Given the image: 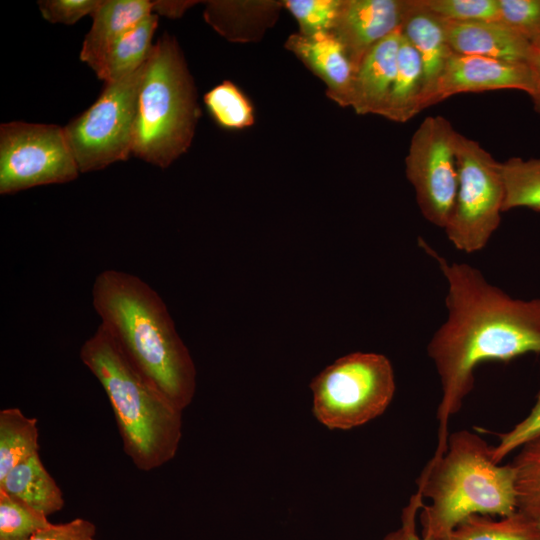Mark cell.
<instances>
[{
	"mask_svg": "<svg viewBox=\"0 0 540 540\" xmlns=\"http://www.w3.org/2000/svg\"><path fill=\"white\" fill-rule=\"evenodd\" d=\"M37 422L17 407L0 411V480L16 465L38 453Z\"/></svg>",
	"mask_w": 540,
	"mask_h": 540,
	"instance_id": "23",
	"label": "cell"
},
{
	"mask_svg": "<svg viewBox=\"0 0 540 540\" xmlns=\"http://www.w3.org/2000/svg\"><path fill=\"white\" fill-rule=\"evenodd\" d=\"M284 46L326 84L331 100L341 107H350L356 68L332 32L311 36L294 33Z\"/></svg>",
	"mask_w": 540,
	"mask_h": 540,
	"instance_id": "13",
	"label": "cell"
},
{
	"mask_svg": "<svg viewBox=\"0 0 540 540\" xmlns=\"http://www.w3.org/2000/svg\"><path fill=\"white\" fill-rule=\"evenodd\" d=\"M499 20L531 43L540 41V0H498Z\"/></svg>",
	"mask_w": 540,
	"mask_h": 540,
	"instance_id": "30",
	"label": "cell"
},
{
	"mask_svg": "<svg viewBox=\"0 0 540 540\" xmlns=\"http://www.w3.org/2000/svg\"><path fill=\"white\" fill-rule=\"evenodd\" d=\"M407 9L408 0H342L332 33L357 69L371 48L401 29Z\"/></svg>",
	"mask_w": 540,
	"mask_h": 540,
	"instance_id": "12",
	"label": "cell"
},
{
	"mask_svg": "<svg viewBox=\"0 0 540 540\" xmlns=\"http://www.w3.org/2000/svg\"><path fill=\"white\" fill-rule=\"evenodd\" d=\"M0 490L49 516L65 504L63 492L43 465L39 453L12 468L0 480Z\"/></svg>",
	"mask_w": 540,
	"mask_h": 540,
	"instance_id": "19",
	"label": "cell"
},
{
	"mask_svg": "<svg viewBox=\"0 0 540 540\" xmlns=\"http://www.w3.org/2000/svg\"><path fill=\"white\" fill-rule=\"evenodd\" d=\"M441 540H540V529L537 519L520 510L500 519L473 514Z\"/></svg>",
	"mask_w": 540,
	"mask_h": 540,
	"instance_id": "22",
	"label": "cell"
},
{
	"mask_svg": "<svg viewBox=\"0 0 540 540\" xmlns=\"http://www.w3.org/2000/svg\"><path fill=\"white\" fill-rule=\"evenodd\" d=\"M313 413L324 426L349 430L385 412L396 385L390 360L374 352H353L327 366L311 383Z\"/></svg>",
	"mask_w": 540,
	"mask_h": 540,
	"instance_id": "6",
	"label": "cell"
},
{
	"mask_svg": "<svg viewBox=\"0 0 540 540\" xmlns=\"http://www.w3.org/2000/svg\"><path fill=\"white\" fill-rule=\"evenodd\" d=\"M205 21L232 42L260 39L278 18L283 5L276 1H207Z\"/></svg>",
	"mask_w": 540,
	"mask_h": 540,
	"instance_id": "17",
	"label": "cell"
},
{
	"mask_svg": "<svg viewBox=\"0 0 540 540\" xmlns=\"http://www.w3.org/2000/svg\"><path fill=\"white\" fill-rule=\"evenodd\" d=\"M101 323L131 362L181 411L192 402L197 371L159 294L141 278L107 269L92 287Z\"/></svg>",
	"mask_w": 540,
	"mask_h": 540,
	"instance_id": "2",
	"label": "cell"
},
{
	"mask_svg": "<svg viewBox=\"0 0 540 540\" xmlns=\"http://www.w3.org/2000/svg\"><path fill=\"white\" fill-rule=\"evenodd\" d=\"M511 465L515 471L517 510L538 519L540 516V437L524 444Z\"/></svg>",
	"mask_w": 540,
	"mask_h": 540,
	"instance_id": "26",
	"label": "cell"
},
{
	"mask_svg": "<svg viewBox=\"0 0 540 540\" xmlns=\"http://www.w3.org/2000/svg\"><path fill=\"white\" fill-rule=\"evenodd\" d=\"M401 35L400 29L384 38L358 65L350 100L358 115L382 116L396 74Z\"/></svg>",
	"mask_w": 540,
	"mask_h": 540,
	"instance_id": "15",
	"label": "cell"
},
{
	"mask_svg": "<svg viewBox=\"0 0 540 540\" xmlns=\"http://www.w3.org/2000/svg\"><path fill=\"white\" fill-rule=\"evenodd\" d=\"M50 524L47 515L0 490V540H25Z\"/></svg>",
	"mask_w": 540,
	"mask_h": 540,
	"instance_id": "27",
	"label": "cell"
},
{
	"mask_svg": "<svg viewBox=\"0 0 540 540\" xmlns=\"http://www.w3.org/2000/svg\"><path fill=\"white\" fill-rule=\"evenodd\" d=\"M96 526L89 520L75 518L61 524H50L25 540H96Z\"/></svg>",
	"mask_w": 540,
	"mask_h": 540,
	"instance_id": "33",
	"label": "cell"
},
{
	"mask_svg": "<svg viewBox=\"0 0 540 540\" xmlns=\"http://www.w3.org/2000/svg\"><path fill=\"white\" fill-rule=\"evenodd\" d=\"M499 442L492 446V459L500 463L509 453L521 448L529 441L540 437V391L530 413L512 429L499 433Z\"/></svg>",
	"mask_w": 540,
	"mask_h": 540,
	"instance_id": "31",
	"label": "cell"
},
{
	"mask_svg": "<svg viewBox=\"0 0 540 540\" xmlns=\"http://www.w3.org/2000/svg\"><path fill=\"white\" fill-rule=\"evenodd\" d=\"M158 26V15L151 13L122 34L105 51L94 69L105 83L126 77L147 60L153 45L152 38Z\"/></svg>",
	"mask_w": 540,
	"mask_h": 540,
	"instance_id": "20",
	"label": "cell"
},
{
	"mask_svg": "<svg viewBox=\"0 0 540 540\" xmlns=\"http://www.w3.org/2000/svg\"><path fill=\"white\" fill-rule=\"evenodd\" d=\"M342 0H286L284 7L297 21L299 33L311 36L332 32Z\"/></svg>",
	"mask_w": 540,
	"mask_h": 540,
	"instance_id": "29",
	"label": "cell"
},
{
	"mask_svg": "<svg viewBox=\"0 0 540 540\" xmlns=\"http://www.w3.org/2000/svg\"><path fill=\"white\" fill-rule=\"evenodd\" d=\"M418 246L438 265L447 281L446 321L435 331L427 354L440 378L438 446L447 445L448 423L475 384V369L486 361L509 362L528 353L540 354V298L511 297L468 264L449 262L424 238Z\"/></svg>",
	"mask_w": 540,
	"mask_h": 540,
	"instance_id": "1",
	"label": "cell"
},
{
	"mask_svg": "<svg viewBox=\"0 0 540 540\" xmlns=\"http://www.w3.org/2000/svg\"><path fill=\"white\" fill-rule=\"evenodd\" d=\"M204 104L213 120L227 130H241L255 122L254 107L245 93L225 80L204 95Z\"/></svg>",
	"mask_w": 540,
	"mask_h": 540,
	"instance_id": "25",
	"label": "cell"
},
{
	"mask_svg": "<svg viewBox=\"0 0 540 540\" xmlns=\"http://www.w3.org/2000/svg\"><path fill=\"white\" fill-rule=\"evenodd\" d=\"M442 22L453 53L522 62L530 58L531 42L500 20Z\"/></svg>",
	"mask_w": 540,
	"mask_h": 540,
	"instance_id": "14",
	"label": "cell"
},
{
	"mask_svg": "<svg viewBox=\"0 0 540 540\" xmlns=\"http://www.w3.org/2000/svg\"><path fill=\"white\" fill-rule=\"evenodd\" d=\"M423 84L424 71L420 56L402 34L396 74L382 117L404 123L420 113Z\"/></svg>",
	"mask_w": 540,
	"mask_h": 540,
	"instance_id": "21",
	"label": "cell"
},
{
	"mask_svg": "<svg viewBox=\"0 0 540 540\" xmlns=\"http://www.w3.org/2000/svg\"><path fill=\"white\" fill-rule=\"evenodd\" d=\"M458 132L441 116L426 117L414 131L405 157V175L422 216L444 229L458 189Z\"/></svg>",
	"mask_w": 540,
	"mask_h": 540,
	"instance_id": "10",
	"label": "cell"
},
{
	"mask_svg": "<svg viewBox=\"0 0 540 540\" xmlns=\"http://www.w3.org/2000/svg\"><path fill=\"white\" fill-rule=\"evenodd\" d=\"M102 0H40L43 18L50 23L71 25L98 8Z\"/></svg>",
	"mask_w": 540,
	"mask_h": 540,
	"instance_id": "32",
	"label": "cell"
},
{
	"mask_svg": "<svg viewBox=\"0 0 540 540\" xmlns=\"http://www.w3.org/2000/svg\"><path fill=\"white\" fill-rule=\"evenodd\" d=\"M531 44L532 51L528 63L533 73L534 89L529 96L535 112L540 115V41Z\"/></svg>",
	"mask_w": 540,
	"mask_h": 540,
	"instance_id": "36",
	"label": "cell"
},
{
	"mask_svg": "<svg viewBox=\"0 0 540 540\" xmlns=\"http://www.w3.org/2000/svg\"><path fill=\"white\" fill-rule=\"evenodd\" d=\"M401 32L417 51L423 65L422 111L429 107L437 82L453 52L447 42L442 20L422 8L417 0H408Z\"/></svg>",
	"mask_w": 540,
	"mask_h": 540,
	"instance_id": "16",
	"label": "cell"
},
{
	"mask_svg": "<svg viewBox=\"0 0 540 540\" xmlns=\"http://www.w3.org/2000/svg\"><path fill=\"white\" fill-rule=\"evenodd\" d=\"M537 521H538V526H539V529H540V516H539V518L537 519Z\"/></svg>",
	"mask_w": 540,
	"mask_h": 540,
	"instance_id": "37",
	"label": "cell"
},
{
	"mask_svg": "<svg viewBox=\"0 0 540 540\" xmlns=\"http://www.w3.org/2000/svg\"><path fill=\"white\" fill-rule=\"evenodd\" d=\"M197 1H171V0H156L152 1V13L165 16L170 19H177L193 5L197 4Z\"/></svg>",
	"mask_w": 540,
	"mask_h": 540,
	"instance_id": "35",
	"label": "cell"
},
{
	"mask_svg": "<svg viewBox=\"0 0 540 540\" xmlns=\"http://www.w3.org/2000/svg\"><path fill=\"white\" fill-rule=\"evenodd\" d=\"M437 18L453 23L499 20L498 0H417Z\"/></svg>",
	"mask_w": 540,
	"mask_h": 540,
	"instance_id": "28",
	"label": "cell"
},
{
	"mask_svg": "<svg viewBox=\"0 0 540 540\" xmlns=\"http://www.w3.org/2000/svg\"><path fill=\"white\" fill-rule=\"evenodd\" d=\"M79 173L64 127L20 121L1 124V195L67 183Z\"/></svg>",
	"mask_w": 540,
	"mask_h": 540,
	"instance_id": "9",
	"label": "cell"
},
{
	"mask_svg": "<svg viewBox=\"0 0 540 540\" xmlns=\"http://www.w3.org/2000/svg\"><path fill=\"white\" fill-rule=\"evenodd\" d=\"M491 450L468 430L448 436L445 451L432 457L417 481L416 492L430 501L419 512L422 536L441 540L470 515L517 511L514 468L494 462Z\"/></svg>",
	"mask_w": 540,
	"mask_h": 540,
	"instance_id": "3",
	"label": "cell"
},
{
	"mask_svg": "<svg viewBox=\"0 0 540 540\" xmlns=\"http://www.w3.org/2000/svg\"><path fill=\"white\" fill-rule=\"evenodd\" d=\"M151 13L152 1L102 0L91 15L93 22L82 43L81 61L94 71L110 45Z\"/></svg>",
	"mask_w": 540,
	"mask_h": 540,
	"instance_id": "18",
	"label": "cell"
},
{
	"mask_svg": "<svg viewBox=\"0 0 540 540\" xmlns=\"http://www.w3.org/2000/svg\"><path fill=\"white\" fill-rule=\"evenodd\" d=\"M505 185L503 213L516 208L540 212V157L501 162Z\"/></svg>",
	"mask_w": 540,
	"mask_h": 540,
	"instance_id": "24",
	"label": "cell"
},
{
	"mask_svg": "<svg viewBox=\"0 0 540 540\" xmlns=\"http://www.w3.org/2000/svg\"><path fill=\"white\" fill-rule=\"evenodd\" d=\"M515 89L533 92L528 62L452 53L437 82L429 106L460 93Z\"/></svg>",
	"mask_w": 540,
	"mask_h": 540,
	"instance_id": "11",
	"label": "cell"
},
{
	"mask_svg": "<svg viewBox=\"0 0 540 540\" xmlns=\"http://www.w3.org/2000/svg\"><path fill=\"white\" fill-rule=\"evenodd\" d=\"M145 63L126 77L105 83L97 100L64 126L80 173L104 169L132 155Z\"/></svg>",
	"mask_w": 540,
	"mask_h": 540,
	"instance_id": "8",
	"label": "cell"
},
{
	"mask_svg": "<svg viewBox=\"0 0 540 540\" xmlns=\"http://www.w3.org/2000/svg\"><path fill=\"white\" fill-rule=\"evenodd\" d=\"M80 359L104 389L123 450L137 469L171 461L182 437V411L126 356L100 324L80 349Z\"/></svg>",
	"mask_w": 540,
	"mask_h": 540,
	"instance_id": "4",
	"label": "cell"
},
{
	"mask_svg": "<svg viewBox=\"0 0 540 540\" xmlns=\"http://www.w3.org/2000/svg\"><path fill=\"white\" fill-rule=\"evenodd\" d=\"M455 151L458 189L443 230L457 250L470 254L485 248L498 229L505 185L501 162L477 141L458 132Z\"/></svg>",
	"mask_w": 540,
	"mask_h": 540,
	"instance_id": "7",
	"label": "cell"
},
{
	"mask_svg": "<svg viewBox=\"0 0 540 540\" xmlns=\"http://www.w3.org/2000/svg\"><path fill=\"white\" fill-rule=\"evenodd\" d=\"M200 114L196 87L180 46L173 36L163 34L145 63L132 155L168 167L190 147Z\"/></svg>",
	"mask_w": 540,
	"mask_h": 540,
	"instance_id": "5",
	"label": "cell"
},
{
	"mask_svg": "<svg viewBox=\"0 0 540 540\" xmlns=\"http://www.w3.org/2000/svg\"><path fill=\"white\" fill-rule=\"evenodd\" d=\"M423 506V499L416 492L411 498L408 505L403 509L401 516V526L385 536L383 540H430L417 530L416 520L420 509Z\"/></svg>",
	"mask_w": 540,
	"mask_h": 540,
	"instance_id": "34",
	"label": "cell"
}]
</instances>
